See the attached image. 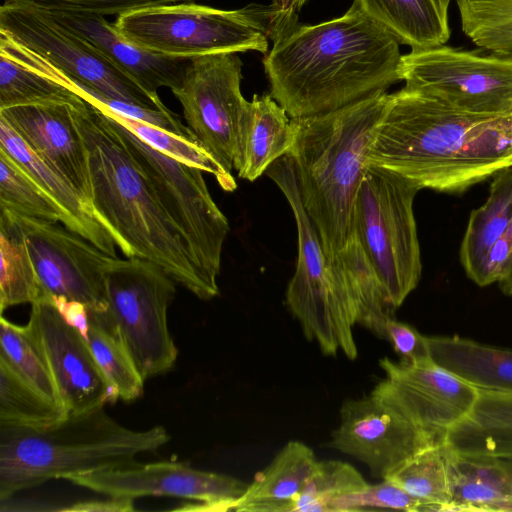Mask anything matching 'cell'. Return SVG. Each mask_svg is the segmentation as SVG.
<instances>
[{
  "mask_svg": "<svg viewBox=\"0 0 512 512\" xmlns=\"http://www.w3.org/2000/svg\"><path fill=\"white\" fill-rule=\"evenodd\" d=\"M401 360L420 363L431 360L427 336L419 333L411 325L398 321L394 317L386 323V338Z\"/></svg>",
  "mask_w": 512,
  "mask_h": 512,
  "instance_id": "7bdbcfd3",
  "label": "cell"
},
{
  "mask_svg": "<svg viewBox=\"0 0 512 512\" xmlns=\"http://www.w3.org/2000/svg\"><path fill=\"white\" fill-rule=\"evenodd\" d=\"M73 512H131L135 510L134 499L107 496L105 499L84 500L60 509Z\"/></svg>",
  "mask_w": 512,
  "mask_h": 512,
  "instance_id": "bcb514c9",
  "label": "cell"
},
{
  "mask_svg": "<svg viewBox=\"0 0 512 512\" xmlns=\"http://www.w3.org/2000/svg\"><path fill=\"white\" fill-rule=\"evenodd\" d=\"M0 149L59 203L74 221L79 235L106 254L117 257V239L92 203L69 181L43 162L1 116Z\"/></svg>",
  "mask_w": 512,
  "mask_h": 512,
  "instance_id": "44dd1931",
  "label": "cell"
},
{
  "mask_svg": "<svg viewBox=\"0 0 512 512\" xmlns=\"http://www.w3.org/2000/svg\"><path fill=\"white\" fill-rule=\"evenodd\" d=\"M266 174L287 199L297 226L298 257L286 290L287 306L305 337L315 341L323 354L335 356L340 351L355 360L358 352L352 329L357 324L356 308L303 206L290 154L272 163Z\"/></svg>",
  "mask_w": 512,
  "mask_h": 512,
  "instance_id": "8992f818",
  "label": "cell"
},
{
  "mask_svg": "<svg viewBox=\"0 0 512 512\" xmlns=\"http://www.w3.org/2000/svg\"><path fill=\"white\" fill-rule=\"evenodd\" d=\"M0 209L60 222L76 232L69 214L5 151L0 149Z\"/></svg>",
  "mask_w": 512,
  "mask_h": 512,
  "instance_id": "836d02e7",
  "label": "cell"
},
{
  "mask_svg": "<svg viewBox=\"0 0 512 512\" xmlns=\"http://www.w3.org/2000/svg\"><path fill=\"white\" fill-rule=\"evenodd\" d=\"M270 6L224 10L182 2L134 10L117 16L119 35L142 49L193 59L257 51L264 55L270 39Z\"/></svg>",
  "mask_w": 512,
  "mask_h": 512,
  "instance_id": "52a82bcc",
  "label": "cell"
},
{
  "mask_svg": "<svg viewBox=\"0 0 512 512\" xmlns=\"http://www.w3.org/2000/svg\"><path fill=\"white\" fill-rule=\"evenodd\" d=\"M374 21L412 50L444 45L450 38L451 0H354Z\"/></svg>",
  "mask_w": 512,
  "mask_h": 512,
  "instance_id": "484cf974",
  "label": "cell"
},
{
  "mask_svg": "<svg viewBox=\"0 0 512 512\" xmlns=\"http://www.w3.org/2000/svg\"><path fill=\"white\" fill-rule=\"evenodd\" d=\"M441 444L402 412L372 393L345 400L330 447L364 463L385 479L422 450Z\"/></svg>",
  "mask_w": 512,
  "mask_h": 512,
  "instance_id": "e0dca14e",
  "label": "cell"
},
{
  "mask_svg": "<svg viewBox=\"0 0 512 512\" xmlns=\"http://www.w3.org/2000/svg\"><path fill=\"white\" fill-rule=\"evenodd\" d=\"M80 98L0 48V109L45 102L74 103Z\"/></svg>",
  "mask_w": 512,
  "mask_h": 512,
  "instance_id": "8d00e7d4",
  "label": "cell"
},
{
  "mask_svg": "<svg viewBox=\"0 0 512 512\" xmlns=\"http://www.w3.org/2000/svg\"><path fill=\"white\" fill-rule=\"evenodd\" d=\"M383 509L425 512L426 504L388 479H382L375 485L369 484L362 491L338 496L327 504V512Z\"/></svg>",
  "mask_w": 512,
  "mask_h": 512,
  "instance_id": "ab89813d",
  "label": "cell"
},
{
  "mask_svg": "<svg viewBox=\"0 0 512 512\" xmlns=\"http://www.w3.org/2000/svg\"><path fill=\"white\" fill-rule=\"evenodd\" d=\"M446 443L464 456L512 459V393L479 390L473 410L449 430Z\"/></svg>",
  "mask_w": 512,
  "mask_h": 512,
  "instance_id": "d4e9b609",
  "label": "cell"
},
{
  "mask_svg": "<svg viewBox=\"0 0 512 512\" xmlns=\"http://www.w3.org/2000/svg\"><path fill=\"white\" fill-rule=\"evenodd\" d=\"M53 16L150 95L157 97L161 87L172 91L181 85L190 59L168 57L137 47L123 39L114 25L101 16Z\"/></svg>",
  "mask_w": 512,
  "mask_h": 512,
  "instance_id": "ffe728a7",
  "label": "cell"
},
{
  "mask_svg": "<svg viewBox=\"0 0 512 512\" xmlns=\"http://www.w3.org/2000/svg\"><path fill=\"white\" fill-rule=\"evenodd\" d=\"M104 407L68 415L42 429L0 426L1 501L52 479L133 464L138 454L169 442L164 427L132 430Z\"/></svg>",
  "mask_w": 512,
  "mask_h": 512,
  "instance_id": "5b68a950",
  "label": "cell"
},
{
  "mask_svg": "<svg viewBox=\"0 0 512 512\" xmlns=\"http://www.w3.org/2000/svg\"><path fill=\"white\" fill-rule=\"evenodd\" d=\"M330 261L346 282L356 308L357 324L385 339L386 323L394 317L396 309L354 233H350Z\"/></svg>",
  "mask_w": 512,
  "mask_h": 512,
  "instance_id": "83f0119b",
  "label": "cell"
},
{
  "mask_svg": "<svg viewBox=\"0 0 512 512\" xmlns=\"http://www.w3.org/2000/svg\"><path fill=\"white\" fill-rule=\"evenodd\" d=\"M294 138V124L284 108L270 94H255L239 126L233 169L240 178L256 180L291 152Z\"/></svg>",
  "mask_w": 512,
  "mask_h": 512,
  "instance_id": "7402d4cb",
  "label": "cell"
},
{
  "mask_svg": "<svg viewBox=\"0 0 512 512\" xmlns=\"http://www.w3.org/2000/svg\"><path fill=\"white\" fill-rule=\"evenodd\" d=\"M499 288L504 295L512 296V259L509 263V266L503 275V277L498 281Z\"/></svg>",
  "mask_w": 512,
  "mask_h": 512,
  "instance_id": "c3c4849f",
  "label": "cell"
},
{
  "mask_svg": "<svg viewBox=\"0 0 512 512\" xmlns=\"http://www.w3.org/2000/svg\"><path fill=\"white\" fill-rule=\"evenodd\" d=\"M113 114L150 146L180 162L211 174L224 191L232 192L237 188V183L231 172L223 168L219 162L195 141L134 119Z\"/></svg>",
  "mask_w": 512,
  "mask_h": 512,
  "instance_id": "74e56055",
  "label": "cell"
},
{
  "mask_svg": "<svg viewBox=\"0 0 512 512\" xmlns=\"http://www.w3.org/2000/svg\"><path fill=\"white\" fill-rule=\"evenodd\" d=\"M512 259V220L490 248L476 284L491 285L503 277Z\"/></svg>",
  "mask_w": 512,
  "mask_h": 512,
  "instance_id": "ee69618b",
  "label": "cell"
},
{
  "mask_svg": "<svg viewBox=\"0 0 512 512\" xmlns=\"http://www.w3.org/2000/svg\"><path fill=\"white\" fill-rule=\"evenodd\" d=\"M51 300L63 319L86 338L90 325L88 307L80 302L64 298H51Z\"/></svg>",
  "mask_w": 512,
  "mask_h": 512,
  "instance_id": "7dc6e473",
  "label": "cell"
},
{
  "mask_svg": "<svg viewBox=\"0 0 512 512\" xmlns=\"http://www.w3.org/2000/svg\"><path fill=\"white\" fill-rule=\"evenodd\" d=\"M400 75L404 88L461 111L512 116V58L444 44L402 55Z\"/></svg>",
  "mask_w": 512,
  "mask_h": 512,
  "instance_id": "8fae6325",
  "label": "cell"
},
{
  "mask_svg": "<svg viewBox=\"0 0 512 512\" xmlns=\"http://www.w3.org/2000/svg\"><path fill=\"white\" fill-rule=\"evenodd\" d=\"M368 485L362 475L348 463L337 460L318 461L292 511L327 512L330 500L362 491Z\"/></svg>",
  "mask_w": 512,
  "mask_h": 512,
  "instance_id": "f35d334b",
  "label": "cell"
},
{
  "mask_svg": "<svg viewBox=\"0 0 512 512\" xmlns=\"http://www.w3.org/2000/svg\"><path fill=\"white\" fill-rule=\"evenodd\" d=\"M175 291V280L149 260L113 257L106 267L105 314L144 380L177 359L167 320Z\"/></svg>",
  "mask_w": 512,
  "mask_h": 512,
  "instance_id": "9c48e42d",
  "label": "cell"
},
{
  "mask_svg": "<svg viewBox=\"0 0 512 512\" xmlns=\"http://www.w3.org/2000/svg\"><path fill=\"white\" fill-rule=\"evenodd\" d=\"M0 210L9 213L24 236L41 298H64L92 311L106 310L105 270L112 256L60 222Z\"/></svg>",
  "mask_w": 512,
  "mask_h": 512,
  "instance_id": "5bb4252c",
  "label": "cell"
},
{
  "mask_svg": "<svg viewBox=\"0 0 512 512\" xmlns=\"http://www.w3.org/2000/svg\"><path fill=\"white\" fill-rule=\"evenodd\" d=\"M0 359L49 400L62 406L45 354L28 324L0 318Z\"/></svg>",
  "mask_w": 512,
  "mask_h": 512,
  "instance_id": "e575fe53",
  "label": "cell"
},
{
  "mask_svg": "<svg viewBox=\"0 0 512 512\" xmlns=\"http://www.w3.org/2000/svg\"><path fill=\"white\" fill-rule=\"evenodd\" d=\"M67 416L63 406L40 394L0 359V426L42 429Z\"/></svg>",
  "mask_w": 512,
  "mask_h": 512,
  "instance_id": "d6a6232c",
  "label": "cell"
},
{
  "mask_svg": "<svg viewBox=\"0 0 512 512\" xmlns=\"http://www.w3.org/2000/svg\"><path fill=\"white\" fill-rule=\"evenodd\" d=\"M242 66L237 53L190 59L181 85L172 90L192 139L229 172L249 102L240 89Z\"/></svg>",
  "mask_w": 512,
  "mask_h": 512,
  "instance_id": "4fadbf2b",
  "label": "cell"
},
{
  "mask_svg": "<svg viewBox=\"0 0 512 512\" xmlns=\"http://www.w3.org/2000/svg\"><path fill=\"white\" fill-rule=\"evenodd\" d=\"M307 0H272L270 5V39L298 23V11Z\"/></svg>",
  "mask_w": 512,
  "mask_h": 512,
  "instance_id": "f6af8a7d",
  "label": "cell"
},
{
  "mask_svg": "<svg viewBox=\"0 0 512 512\" xmlns=\"http://www.w3.org/2000/svg\"><path fill=\"white\" fill-rule=\"evenodd\" d=\"M88 154L92 204L127 257L149 260L196 297L219 294L186 237L163 208L148 178L106 109L89 98L71 104Z\"/></svg>",
  "mask_w": 512,
  "mask_h": 512,
  "instance_id": "3957f363",
  "label": "cell"
},
{
  "mask_svg": "<svg viewBox=\"0 0 512 512\" xmlns=\"http://www.w3.org/2000/svg\"><path fill=\"white\" fill-rule=\"evenodd\" d=\"M0 35L43 57L80 84L100 95L147 108L167 110L84 39L50 13L2 3Z\"/></svg>",
  "mask_w": 512,
  "mask_h": 512,
  "instance_id": "7c38bea8",
  "label": "cell"
},
{
  "mask_svg": "<svg viewBox=\"0 0 512 512\" xmlns=\"http://www.w3.org/2000/svg\"><path fill=\"white\" fill-rule=\"evenodd\" d=\"M89 316L86 340L99 368L120 399L126 402L136 400L143 394L145 380L105 311L89 310Z\"/></svg>",
  "mask_w": 512,
  "mask_h": 512,
  "instance_id": "1f68e13d",
  "label": "cell"
},
{
  "mask_svg": "<svg viewBox=\"0 0 512 512\" xmlns=\"http://www.w3.org/2000/svg\"><path fill=\"white\" fill-rule=\"evenodd\" d=\"M317 463L314 452L306 444L296 440L289 441L272 462L256 474L232 510L292 511Z\"/></svg>",
  "mask_w": 512,
  "mask_h": 512,
  "instance_id": "603a6c76",
  "label": "cell"
},
{
  "mask_svg": "<svg viewBox=\"0 0 512 512\" xmlns=\"http://www.w3.org/2000/svg\"><path fill=\"white\" fill-rule=\"evenodd\" d=\"M464 34L491 53L512 58V0H455Z\"/></svg>",
  "mask_w": 512,
  "mask_h": 512,
  "instance_id": "d590c367",
  "label": "cell"
},
{
  "mask_svg": "<svg viewBox=\"0 0 512 512\" xmlns=\"http://www.w3.org/2000/svg\"><path fill=\"white\" fill-rule=\"evenodd\" d=\"M199 0H3L46 11L53 15L109 16L138 9ZM201 1V0H200Z\"/></svg>",
  "mask_w": 512,
  "mask_h": 512,
  "instance_id": "b9f144b4",
  "label": "cell"
},
{
  "mask_svg": "<svg viewBox=\"0 0 512 512\" xmlns=\"http://www.w3.org/2000/svg\"><path fill=\"white\" fill-rule=\"evenodd\" d=\"M385 378L371 393L402 412L437 442L473 410L479 390L432 360L410 363L382 358Z\"/></svg>",
  "mask_w": 512,
  "mask_h": 512,
  "instance_id": "9a60e30c",
  "label": "cell"
},
{
  "mask_svg": "<svg viewBox=\"0 0 512 512\" xmlns=\"http://www.w3.org/2000/svg\"><path fill=\"white\" fill-rule=\"evenodd\" d=\"M419 190L408 179L369 165L354 201L351 232L374 266L395 309L421 278L413 211Z\"/></svg>",
  "mask_w": 512,
  "mask_h": 512,
  "instance_id": "ba28073f",
  "label": "cell"
},
{
  "mask_svg": "<svg viewBox=\"0 0 512 512\" xmlns=\"http://www.w3.org/2000/svg\"><path fill=\"white\" fill-rule=\"evenodd\" d=\"M512 220V168L493 177L488 198L470 214L460 246V262L475 284L485 258Z\"/></svg>",
  "mask_w": 512,
  "mask_h": 512,
  "instance_id": "f1b7e54d",
  "label": "cell"
},
{
  "mask_svg": "<svg viewBox=\"0 0 512 512\" xmlns=\"http://www.w3.org/2000/svg\"><path fill=\"white\" fill-rule=\"evenodd\" d=\"M47 359L60 402L68 415L83 413L119 399L99 368L86 338L69 325L49 297L31 304L27 323Z\"/></svg>",
  "mask_w": 512,
  "mask_h": 512,
  "instance_id": "ac0fdd59",
  "label": "cell"
},
{
  "mask_svg": "<svg viewBox=\"0 0 512 512\" xmlns=\"http://www.w3.org/2000/svg\"><path fill=\"white\" fill-rule=\"evenodd\" d=\"M71 104L45 102L13 106L0 109V116L43 162L92 203L88 154L76 128Z\"/></svg>",
  "mask_w": 512,
  "mask_h": 512,
  "instance_id": "d6986e66",
  "label": "cell"
},
{
  "mask_svg": "<svg viewBox=\"0 0 512 512\" xmlns=\"http://www.w3.org/2000/svg\"><path fill=\"white\" fill-rule=\"evenodd\" d=\"M60 80L66 87L74 91L80 97L92 99L117 115L134 119L171 132L180 137L193 140L187 126L183 125L178 115L169 109H152L104 97L72 79L63 71L60 74Z\"/></svg>",
  "mask_w": 512,
  "mask_h": 512,
  "instance_id": "60d3db41",
  "label": "cell"
},
{
  "mask_svg": "<svg viewBox=\"0 0 512 512\" xmlns=\"http://www.w3.org/2000/svg\"><path fill=\"white\" fill-rule=\"evenodd\" d=\"M450 448L446 441L428 447L393 471L388 479L426 504V511H449Z\"/></svg>",
  "mask_w": 512,
  "mask_h": 512,
  "instance_id": "4dcf8cb0",
  "label": "cell"
},
{
  "mask_svg": "<svg viewBox=\"0 0 512 512\" xmlns=\"http://www.w3.org/2000/svg\"><path fill=\"white\" fill-rule=\"evenodd\" d=\"M104 108L113 118L163 208L189 242L204 276L219 289L217 278L229 224L209 192L203 171L150 146Z\"/></svg>",
  "mask_w": 512,
  "mask_h": 512,
  "instance_id": "30bf717a",
  "label": "cell"
},
{
  "mask_svg": "<svg viewBox=\"0 0 512 512\" xmlns=\"http://www.w3.org/2000/svg\"><path fill=\"white\" fill-rule=\"evenodd\" d=\"M263 58L270 95L291 118L348 106L401 81L400 42L354 1L341 17L296 23Z\"/></svg>",
  "mask_w": 512,
  "mask_h": 512,
  "instance_id": "6da1fadb",
  "label": "cell"
},
{
  "mask_svg": "<svg viewBox=\"0 0 512 512\" xmlns=\"http://www.w3.org/2000/svg\"><path fill=\"white\" fill-rule=\"evenodd\" d=\"M390 94L383 92L340 109L291 118V152L303 206L325 254L332 259L352 230L357 191Z\"/></svg>",
  "mask_w": 512,
  "mask_h": 512,
  "instance_id": "277c9868",
  "label": "cell"
},
{
  "mask_svg": "<svg viewBox=\"0 0 512 512\" xmlns=\"http://www.w3.org/2000/svg\"><path fill=\"white\" fill-rule=\"evenodd\" d=\"M449 479V511L512 512V481L496 459L464 456L450 448Z\"/></svg>",
  "mask_w": 512,
  "mask_h": 512,
  "instance_id": "4316f807",
  "label": "cell"
},
{
  "mask_svg": "<svg viewBox=\"0 0 512 512\" xmlns=\"http://www.w3.org/2000/svg\"><path fill=\"white\" fill-rule=\"evenodd\" d=\"M0 310L33 304L42 297L24 236L9 213L0 210Z\"/></svg>",
  "mask_w": 512,
  "mask_h": 512,
  "instance_id": "f546056e",
  "label": "cell"
},
{
  "mask_svg": "<svg viewBox=\"0 0 512 512\" xmlns=\"http://www.w3.org/2000/svg\"><path fill=\"white\" fill-rule=\"evenodd\" d=\"M431 360L480 391L512 393V349L454 336H427Z\"/></svg>",
  "mask_w": 512,
  "mask_h": 512,
  "instance_id": "cb8c5ba5",
  "label": "cell"
},
{
  "mask_svg": "<svg viewBox=\"0 0 512 512\" xmlns=\"http://www.w3.org/2000/svg\"><path fill=\"white\" fill-rule=\"evenodd\" d=\"M368 163L461 194L512 168V116L464 112L403 87L390 94Z\"/></svg>",
  "mask_w": 512,
  "mask_h": 512,
  "instance_id": "7a4b0ae2",
  "label": "cell"
},
{
  "mask_svg": "<svg viewBox=\"0 0 512 512\" xmlns=\"http://www.w3.org/2000/svg\"><path fill=\"white\" fill-rule=\"evenodd\" d=\"M106 496L138 498L166 496L199 502L188 510L230 511L247 484L225 474L195 469L176 461L130 465L73 475L65 479Z\"/></svg>",
  "mask_w": 512,
  "mask_h": 512,
  "instance_id": "2e32d148",
  "label": "cell"
}]
</instances>
